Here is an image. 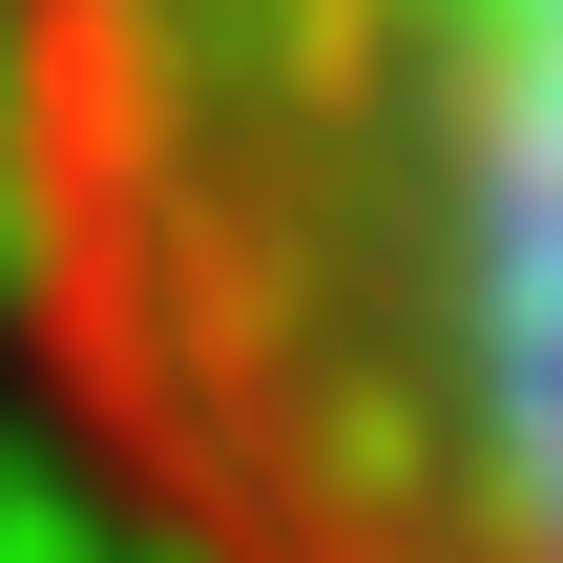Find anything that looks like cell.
Instances as JSON below:
<instances>
[{
    "label": "cell",
    "mask_w": 563,
    "mask_h": 563,
    "mask_svg": "<svg viewBox=\"0 0 563 563\" xmlns=\"http://www.w3.org/2000/svg\"><path fill=\"white\" fill-rule=\"evenodd\" d=\"M0 334L167 563H563V0H0Z\"/></svg>",
    "instance_id": "6da1fadb"
}]
</instances>
